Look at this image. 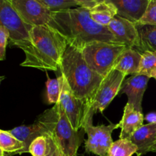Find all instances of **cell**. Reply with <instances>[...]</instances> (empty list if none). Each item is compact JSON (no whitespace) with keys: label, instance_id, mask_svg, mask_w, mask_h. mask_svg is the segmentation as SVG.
Masks as SVG:
<instances>
[{"label":"cell","instance_id":"obj_7","mask_svg":"<svg viewBox=\"0 0 156 156\" xmlns=\"http://www.w3.org/2000/svg\"><path fill=\"white\" fill-rule=\"evenodd\" d=\"M94 114L91 110L89 111L82 127L88 135V140L85 142V152L98 156H108V150L114 143L111 134L114 129L120 128V124L94 126L92 123Z\"/></svg>","mask_w":156,"mask_h":156},{"label":"cell","instance_id":"obj_11","mask_svg":"<svg viewBox=\"0 0 156 156\" xmlns=\"http://www.w3.org/2000/svg\"><path fill=\"white\" fill-rule=\"evenodd\" d=\"M21 19L30 26L47 24L52 12L36 0H10Z\"/></svg>","mask_w":156,"mask_h":156},{"label":"cell","instance_id":"obj_29","mask_svg":"<svg viewBox=\"0 0 156 156\" xmlns=\"http://www.w3.org/2000/svg\"><path fill=\"white\" fill-rule=\"evenodd\" d=\"M50 156H58L59 154V149L56 143L53 141V139L50 136Z\"/></svg>","mask_w":156,"mask_h":156},{"label":"cell","instance_id":"obj_13","mask_svg":"<svg viewBox=\"0 0 156 156\" xmlns=\"http://www.w3.org/2000/svg\"><path fill=\"white\" fill-rule=\"evenodd\" d=\"M149 79L150 78L144 75H133L123 81L120 88V94L127 95V103L141 112H143L142 103L143 96L147 88Z\"/></svg>","mask_w":156,"mask_h":156},{"label":"cell","instance_id":"obj_15","mask_svg":"<svg viewBox=\"0 0 156 156\" xmlns=\"http://www.w3.org/2000/svg\"><path fill=\"white\" fill-rule=\"evenodd\" d=\"M129 140L137 147V156L150 152L156 142V123L143 125L130 136Z\"/></svg>","mask_w":156,"mask_h":156},{"label":"cell","instance_id":"obj_30","mask_svg":"<svg viewBox=\"0 0 156 156\" xmlns=\"http://www.w3.org/2000/svg\"><path fill=\"white\" fill-rule=\"evenodd\" d=\"M146 121L149 123H156V113L152 112L148 114L145 117Z\"/></svg>","mask_w":156,"mask_h":156},{"label":"cell","instance_id":"obj_5","mask_svg":"<svg viewBox=\"0 0 156 156\" xmlns=\"http://www.w3.org/2000/svg\"><path fill=\"white\" fill-rule=\"evenodd\" d=\"M0 26L9 32V44L21 49L24 53L31 47L30 31L33 26L21 19L10 0H0Z\"/></svg>","mask_w":156,"mask_h":156},{"label":"cell","instance_id":"obj_21","mask_svg":"<svg viewBox=\"0 0 156 156\" xmlns=\"http://www.w3.org/2000/svg\"><path fill=\"white\" fill-rule=\"evenodd\" d=\"M136 152V146L130 140L120 139L112 143L108 150V156H132Z\"/></svg>","mask_w":156,"mask_h":156},{"label":"cell","instance_id":"obj_35","mask_svg":"<svg viewBox=\"0 0 156 156\" xmlns=\"http://www.w3.org/2000/svg\"><path fill=\"white\" fill-rule=\"evenodd\" d=\"M152 78H154V79H156V73H155V74L153 75V76H152Z\"/></svg>","mask_w":156,"mask_h":156},{"label":"cell","instance_id":"obj_34","mask_svg":"<svg viewBox=\"0 0 156 156\" xmlns=\"http://www.w3.org/2000/svg\"><path fill=\"white\" fill-rule=\"evenodd\" d=\"M4 79H5L4 76H0V83H1V82H2V81Z\"/></svg>","mask_w":156,"mask_h":156},{"label":"cell","instance_id":"obj_1","mask_svg":"<svg viewBox=\"0 0 156 156\" xmlns=\"http://www.w3.org/2000/svg\"><path fill=\"white\" fill-rule=\"evenodd\" d=\"M47 25L60 34L69 45L80 51L94 42L116 43L108 27L94 22L90 17L89 9L85 8L52 12Z\"/></svg>","mask_w":156,"mask_h":156},{"label":"cell","instance_id":"obj_6","mask_svg":"<svg viewBox=\"0 0 156 156\" xmlns=\"http://www.w3.org/2000/svg\"><path fill=\"white\" fill-rule=\"evenodd\" d=\"M53 134L50 137L61 152L66 156H77L80 145L79 132L72 126L68 117L59 103L53 106Z\"/></svg>","mask_w":156,"mask_h":156},{"label":"cell","instance_id":"obj_17","mask_svg":"<svg viewBox=\"0 0 156 156\" xmlns=\"http://www.w3.org/2000/svg\"><path fill=\"white\" fill-rule=\"evenodd\" d=\"M142 53L133 48L126 47L116 60L114 69L127 75H136L138 73Z\"/></svg>","mask_w":156,"mask_h":156},{"label":"cell","instance_id":"obj_38","mask_svg":"<svg viewBox=\"0 0 156 156\" xmlns=\"http://www.w3.org/2000/svg\"><path fill=\"white\" fill-rule=\"evenodd\" d=\"M104 1H105V0H104Z\"/></svg>","mask_w":156,"mask_h":156},{"label":"cell","instance_id":"obj_3","mask_svg":"<svg viewBox=\"0 0 156 156\" xmlns=\"http://www.w3.org/2000/svg\"><path fill=\"white\" fill-rule=\"evenodd\" d=\"M59 69L75 95L91 106L104 77L88 66L82 52L68 44Z\"/></svg>","mask_w":156,"mask_h":156},{"label":"cell","instance_id":"obj_22","mask_svg":"<svg viewBox=\"0 0 156 156\" xmlns=\"http://www.w3.org/2000/svg\"><path fill=\"white\" fill-rule=\"evenodd\" d=\"M156 73V52L146 51L142 53L140 69L137 74L144 75L151 79Z\"/></svg>","mask_w":156,"mask_h":156},{"label":"cell","instance_id":"obj_2","mask_svg":"<svg viewBox=\"0 0 156 156\" xmlns=\"http://www.w3.org/2000/svg\"><path fill=\"white\" fill-rule=\"evenodd\" d=\"M30 37L31 47L21 66L57 71L68 46L65 38L47 24L32 27Z\"/></svg>","mask_w":156,"mask_h":156},{"label":"cell","instance_id":"obj_36","mask_svg":"<svg viewBox=\"0 0 156 156\" xmlns=\"http://www.w3.org/2000/svg\"><path fill=\"white\" fill-rule=\"evenodd\" d=\"M47 156H50V154H49V155H47Z\"/></svg>","mask_w":156,"mask_h":156},{"label":"cell","instance_id":"obj_9","mask_svg":"<svg viewBox=\"0 0 156 156\" xmlns=\"http://www.w3.org/2000/svg\"><path fill=\"white\" fill-rule=\"evenodd\" d=\"M54 109L44 111L39 116L33 124L20 126L9 132L15 138L24 143V148L21 154L28 152L29 146L34 140L38 136H51L53 134V119Z\"/></svg>","mask_w":156,"mask_h":156},{"label":"cell","instance_id":"obj_26","mask_svg":"<svg viewBox=\"0 0 156 156\" xmlns=\"http://www.w3.org/2000/svg\"><path fill=\"white\" fill-rule=\"evenodd\" d=\"M138 23L156 25V0H151L146 12Z\"/></svg>","mask_w":156,"mask_h":156},{"label":"cell","instance_id":"obj_28","mask_svg":"<svg viewBox=\"0 0 156 156\" xmlns=\"http://www.w3.org/2000/svg\"><path fill=\"white\" fill-rule=\"evenodd\" d=\"M79 7L85 8V9H91L94 5L99 2H104V0H73Z\"/></svg>","mask_w":156,"mask_h":156},{"label":"cell","instance_id":"obj_33","mask_svg":"<svg viewBox=\"0 0 156 156\" xmlns=\"http://www.w3.org/2000/svg\"><path fill=\"white\" fill-rule=\"evenodd\" d=\"M5 152L0 149V156H5Z\"/></svg>","mask_w":156,"mask_h":156},{"label":"cell","instance_id":"obj_24","mask_svg":"<svg viewBox=\"0 0 156 156\" xmlns=\"http://www.w3.org/2000/svg\"><path fill=\"white\" fill-rule=\"evenodd\" d=\"M47 88V98L49 104L56 105L59 101L61 89H62V80L59 75L56 79H51L48 77L46 83Z\"/></svg>","mask_w":156,"mask_h":156},{"label":"cell","instance_id":"obj_14","mask_svg":"<svg viewBox=\"0 0 156 156\" xmlns=\"http://www.w3.org/2000/svg\"><path fill=\"white\" fill-rule=\"evenodd\" d=\"M151 0H105L116 8L117 15L133 23H138Z\"/></svg>","mask_w":156,"mask_h":156},{"label":"cell","instance_id":"obj_12","mask_svg":"<svg viewBox=\"0 0 156 156\" xmlns=\"http://www.w3.org/2000/svg\"><path fill=\"white\" fill-rule=\"evenodd\" d=\"M108 27L116 43L129 48L136 49L138 47V33L135 23L117 15Z\"/></svg>","mask_w":156,"mask_h":156},{"label":"cell","instance_id":"obj_19","mask_svg":"<svg viewBox=\"0 0 156 156\" xmlns=\"http://www.w3.org/2000/svg\"><path fill=\"white\" fill-rule=\"evenodd\" d=\"M91 19L100 25L108 27L114 17L117 15L116 8L111 3L101 2L89 9Z\"/></svg>","mask_w":156,"mask_h":156},{"label":"cell","instance_id":"obj_37","mask_svg":"<svg viewBox=\"0 0 156 156\" xmlns=\"http://www.w3.org/2000/svg\"><path fill=\"white\" fill-rule=\"evenodd\" d=\"M5 156H9V155H5Z\"/></svg>","mask_w":156,"mask_h":156},{"label":"cell","instance_id":"obj_31","mask_svg":"<svg viewBox=\"0 0 156 156\" xmlns=\"http://www.w3.org/2000/svg\"><path fill=\"white\" fill-rule=\"evenodd\" d=\"M150 152H156V142H155V144H154V146L152 147V149H151Z\"/></svg>","mask_w":156,"mask_h":156},{"label":"cell","instance_id":"obj_25","mask_svg":"<svg viewBox=\"0 0 156 156\" xmlns=\"http://www.w3.org/2000/svg\"><path fill=\"white\" fill-rule=\"evenodd\" d=\"M36 1L51 12H59L78 6V5L73 0H36Z\"/></svg>","mask_w":156,"mask_h":156},{"label":"cell","instance_id":"obj_4","mask_svg":"<svg viewBox=\"0 0 156 156\" xmlns=\"http://www.w3.org/2000/svg\"><path fill=\"white\" fill-rule=\"evenodd\" d=\"M126 47L117 43L94 42L87 45L81 52L88 66L105 78Z\"/></svg>","mask_w":156,"mask_h":156},{"label":"cell","instance_id":"obj_27","mask_svg":"<svg viewBox=\"0 0 156 156\" xmlns=\"http://www.w3.org/2000/svg\"><path fill=\"white\" fill-rule=\"evenodd\" d=\"M9 32L5 27L0 26V61L5 59L6 47L9 44Z\"/></svg>","mask_w":156,"mask_h":156},{"label":"cell","instance_id":"obj_20","mask_svg":"<svg viewBox=\"0 0 156 156\" xmlns=\"http://www.w3.org/2000/svg\"><path fill=\"white\" fill-rule=\"evenodd\" d=\"M24 148V143L15 138L9 131L0 129V149L9 155H21Z\"/></svg>","mask_w":156,"mask_h":156},{"label":"cell","instance_id":"obj_10","mask_svg":"<svg viewBox=\"0 0 156 156\" xmlns=\"http://www.w3.org/2000/svg\"><path fill=\"white\" fill-rule=\"evenodd\" d=\"M123 73L113 69L103 79L91 104L94 113H103L114 98L120 93L122 83L125 80Z\"/></svg>","mask_w":156,"mask_h":156},{"label":"cell","instance_id":"obj_8","mask_svg":"<svg viewBox=\"0 0 156 156\" xmlns=\"http://www.w3.org/2000/svg\"><path fill=\"white\" fill-rule=\"evenodd\" d=\"M60 76L62 89L59 104L68 117L73 129L79 132L83 127L85 118L91 111V106L85 101L76 97L64 76L61 74Z\"/></svg>","mask_w":156,"mask_h":156},{"label":"cell","instance_id":"obj_23","mask_svg":"<svg viewBox=\"0 0 156 156\" xmlns=\"http://www.w3.org/2000/svg\"><path fill=\"white\" fill-rule=\"evenodd\" d=\"M50 152V138L49 136H38L32 141L28 152L32 156H47Z\"/></svg>","mask_w":156,"mask_h":156},{"label":"cell","instance_id":"obj_18","mask_svg":"<svg viewBox=\"0 0 156 156\" xmlns=\"http://www.w3.org/2000/svg\"><path fill=\"white\" fill-rule=\"evenodd\" d=\"M138 33V47L135 49L140 53L156 52V25L136 23Z\"/></svg>","mask_w":156,"mask_h":156},{"label":"cell","instance_id":"obj_16","mask_svg":"<svg viewBox=\"0 0 156 156\" xmlns=\"http://www.w3.org/2000/svg\"><path fill=\"white\" fill-rule=\"evenodd\" d=\"M144 116L143 112L136 110L129 104L126 103L123 115L120 121V139L129 140L131 136L143 125Z\"/></svg>","mask_w":156,"mask_h":156},{"label":"cell","instance_id":"obj_32","mask_svg":"<svg viewBox=\"0 0 156 156\" xmlns=\"http://www.w3.org/2000/svg\"><path fill=\"white\" fill-rule=\"evenodd\" d=\"M58 149H59V154H58V156H66V155H64V154L62 153V152H61L60 149H59V147H58Z\"/></svg>","mask_w":156,"mask_h":156}]
</instances>
